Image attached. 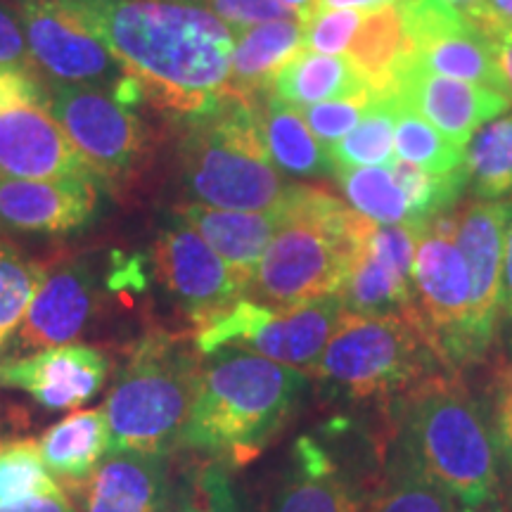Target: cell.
<instances>
[{
	"label": "cell",
	"mask_w": 512,
	"mask_h": 512,
	"mask_svg": "<svg viewBox=\"0 0 512 512\" xmlns=\"http://www.w3.org/2000/svg\"><path fill=\"white\" fill-rule=\"evenodd\" d=\"M46 86L55 119L93 176L114 190L136 185L155 155V138L145 119L107 88L48 79Z\"/></svg>",
	"instance_id": "9"
},
{
	"label": "cell",
	"mask_w": 512,
	"mask_h": 512,
	"mask_svg": "<svg viewBox=\"0 0 512 512\" xmlns=\"http://www.w3.org/2000/svg\"><path fill=\"white\" fill-rule=\"evenodd\" d=\"M339 188L349 207L380 226L411 223V207L389 166H361V169H335Z\"/></svg>",
	"instance_id": "33"
},
{
	"label": "cell",
	"mask_w": 512,
	"mask_h": 512,
	"mask_svg": "<svg viewBox=\"0 0 512 512\" xmlns=\"http://www.w3.org/2000/svg\"><path fill=\"white\" fill-rule=\"evenodd\" d=\"M503 320L512 323V200L510 216L505 226V249H503Z\"/></svg>",
	"instance_id": "45"
},
{
	"label": "cell",
	"mask_w": 512,
	"mask_h": 512,
	"mask_svg": "<svg viewBox=\"0 0 512 512\" xmlns=\"http://www.w3.org/2000/svg\"><path fill=\"white\" fill-rule=\"evenodd\" d=\"M394 152L401 162L415 164L432 174H453L465 169V147L448 140L399 95H396Z\"/></svg>",
	"instance_id": "32"
},
{
	"label": "cell",
	"mask_w": 512,
	"mask_h": 512,
	"mask_svg": "<svg viewBox=\"0 0 512 512\" xmlns=\"http://www.w3.org/2000/svg\"><path fill=\"white\" fill-rule=\"evenodd\" d=\"M62 489L74 494L76 512H169L171 456L110 451L91 477Z\"/></svg>",
	"instance_id": "20"
},
{
	"label": "cell",
	"mask_w": 512,
	"mask_h": 512,
	"mask_svg": "<svg viewBox=\"0 0 512 512\" xmlns=\"http://www.w3.org/2000/svg\"><path fill=\"white\" fill-rule=\"evenodd\" d=\"M467 15L484 29H512V0H482Z\"/></svg>",
	"instance_id": "42"
},
{
	"label": "cell",
	"mask_w": 512,
	"mask_h": 512,
	"mask_svg": "<svg viewBox=\"0 0 512 512\" xmlns=\"http://www.w3.org/2000/svg\"><path fill=\"white\" fill-rule=\"evenodd\" d=\"M420 226H380L358 249L337 297L351 316H401L413 325L411 264Z\"/></svg>",
	"instance_id": "16"
},
{
	"label": "cell",
	"mask_w": 512,
	"mask_h": 512,
	"mask_svg": "<svg viewBox=\"0 0 512 512\" xmlns=\"http://www.w3.org/2000/svg\"><path fill=\"white\" fill-rule=\"evenodd\" d=\"M245 297L294 309L337 294L375 223L316 185H297Z\"/></svg>",
	"instance_id": "4"
},
{
	"label": "cell",
	"mask_w": 512,
	"mask_h": 512,
	"mask_svg": "<svg viewBox=\"0 0 512 512\" xmlns=\"http://www.w3.org/2000/svg\"><path fill=\"white\" fill-rule=\"evenodd\" d=\"M444 3H448L451 5V8H456V10H460V12H472L477 8L479 3H482V0H444Z\"/></svg>",
	"instance_id": "49"
},
{
	"label": "cell",
	"mask_w": 512,
	"mask_h": 512,
	"mask_svg": "<svg viewBox=\"0 0 512 512\" xmlns=\"http://www.w3.org/2000/svg\"><path fill=\"white\" fill-rule=\"evenodd\" d=\"M413 325L430 344L441 368L458 373L479 363L472 339L470 273L453 240L451 211L418 230L413 264Z\"/></svg>",
	"instance_id": "8"
},
{
	"label": "cell",
	"mask_w": 512,
	"mask_h": 512,
	"mask_svg": "<svg viewBox=\"0 0 512 512\" xmlns=\"http://www.w3.org/2000/svg\"><path fill=\"white\" fill-rule=\"evenodd\" d=\"M46 273V264L31 259L10 240L0 238V354L8 349L31 297Z\"/></svg>",
	"instance_id": "35"
},
{
	"label": "cell",
	"mask_w": 512,
	"mask_h": 512,
	"mask_svg": "<svg viewBox=\"0 0 512 512\" xmlns=\"http://www.w3.org/2000/svg\"><path fill=\"white\" fill-rule=\"evenodd\" d=\"M347 60L373 95L396 91L401 74L413 64L401 3L366 12L347 50Z\"/></svg>",
	"instance_id": "25"
},
{
	"label": "cell",
	"mask_w": 512,
	"mask_h": 512,
	"mask_svg": "<svg viewBox=\"0 0 512 512\" xmlns=\"http://www.w3.org/2000/svg\"><path fill=\"white\" fill-rule=\"evenodd\" d=\"M190 3L214 12L235 34L256 27V24L273 22V19L302 17L280 3V0H190Z\"/></svg>",
	"instance_id": "39"
},
{
	"label": "cell",
	"mask_w": 512,
	"mask_h": 512,
	"mask_svg": "<svg viewBox=\"0 0 512 512\" xmlns=\"http://www.w3.org/2000/svg\"><path fill=\"white\" fill-rule=\"evenodd\" d=\"M95 306L98 283L88 261L69 256L46 264L43 280L8 344L10 356L72 344L91 325Z\"/></svg>",
	"instance_id": "17"
},
{
	"label": "cell",
	"mask_w": 512,
	"mask_h": 512,
	"mask_svg": "<svg viewBox=\"0 0 512 512\" xmlns=\"http://www.w3.org/2000/svg\"><path fill=\"white\" fill-rule=\"evenodd\" d=\"M458 501L394 448L380 489L361 512H460Z\"/></svg>",
	"instance_id": "31"
},
{
	"label": "cell",
	"mask_w": 512,
	"mask_h": 512,
	"mask_svg": "<svg viewBox=\"0 0 512 512\" xmlns=\"http://www.w3.org/2000/svg\"><path fill=\"white\" fill-rule=\"evenodd\" d=\"M0 72H22L41 74L24 38V29L19 24L15 10L0 3Z\"/></svg>",
	"instance_id": "41"
},
{
	"label": "cell",
	"mask_w": 512,
	"mask_h": 512,
	"mask_svg": "<svg viewBox=\"0 0 512 512\" xmlns=\"http://www.w3.org/2000/svg\"><path fill=\"white\" fill-rule=\"evenodd\" d=\"M0 512H76L72 501H69L67 491H57V494H43L29 501L0 505Z\"/></svg>",
	"instance_id": "43"
},
{
	"label": "cell",
	"mask_w": 512,
	"mask_h": 512,
	"mask_svg": "<svg viewBox=\"0 0 512 512\" xmlns=\"http://www.w3.org/2000/svg\"><path fill=\"white\" fill-rule=\"evenodd\" d=\"M10 3L43 79L107 88L119 102L131 107L143 98L138 83L114 60L105 43L57 0H10Z\"/></svg>",
	"instance_id": "12"
},
{
	"label": "cell",
	"mask_w": 512,
	"mask_h": 512,
	"mask_svg": "<svg viewBox=\"0 0 512 512\" xmlns=\"http://www.w3.org/2000/svg\"><path fill=\"white\" fill-rule=\"evenodd\" d=\"M98 209V178H0V238L74 233L88 226Z\"/></svg>",
	"instance_id": "19"
},
{
	"label": "cell",
	"mask_w": 512,
	"mask_h": 512,
	"mask_svg": "<svg viewBox=\"0 0 512 512\" xmlns=\"http://www.w3.org/2000/svg\"><path fill=\"white\" fill-rule=\"evenodd\" d=\"M261 136L273 164L290 176L323 178L335 174L328 150L318 143L299 107L271 91L254 100Z\"/></svg>",
	"instance_id": "27"
},
{
	"label": "cell",
	"mask_w": 512,
	"mask_h": 512,
	"mask_svg": "<svg viewBox=\"0 0 512 512\" xmlns=\"http://www.w3.org/2000/svg\"><path fill=\"white\" fill-rule=\"evenodd\" d=\"M510 200H470L451 209L453 240L470 273L472 339L479 361L489 354L503 320V249Z\"/></svg>",
	"instance_id": "15"
},
{
	"label": "cell",
	"mask_w": 512,
	"mask_h": 512,
	"mask_svg": "<svg viewBox=\"0 0 512 512\" xmlns=\"http://www.w3.org/2000/svg\"><path fill=\"white\" fill-rule=\"evenodd\" d=\"M271 93L294 107L349 100L370 93L347 57L302 50L275 76Z\"/></svg>",
	"instance_id": "28"
},
{
	"label": "cell",
	"mask_w": 512,
	"mask_h": 512,
	"mask_svg": "<svg viewBox=\"0 0 512 512\" xmlns=\"http://www.w3.org/2000/svg\"><path fill=\"white\" fill-rule=\"evenodd\" d=\"M304 17L273 19L235 34L230 95L254 102L271 91L275 76L304 50Z\"/></svg>",
	"instance_id": "24"
},
{
	"label": "cell",
	"mask_w": 512,
	"mask_h": 512,
	"mask_svg": "<svg viewBox=\"0 0 512 512\" xmlns=\"http://www.w3.org/2000/svg\"><path fill=\"white\" fill-rule=\"evenodd\" d=\"M176 214L214 247V252L233 268L247 290L261 256L283 223L285 211H230L202 207V204H181Z\"/></svg>",
	"instance_id": "22"
},
{
	"label": "cell",
	"mask_w": 512,
	"mask_h": 512,
	"mask_svg": "<svg viewBox=\"0 0 512 512\" xmlns=\"http://www.w3.org/2000/svg\"><path fill=\"white\" fill-rule=\"evenodd\" d=\"M467 185L477 200L512 195V112L486 121L465 145Z\"/></svg>",
	"instance_id": "29"
},
{
	"label": "cell",
	"mask_w": 512,
	"mask_h": 512,
	"mask_svg": "<svg viewBox=\"0 0 512 512\" xmlns=\"http://www.w3.org/2000/svg\"><path fill=\"white\" fill-rule=\"evenodd\" d=\"M0 178H95L55 119L41 74L0 72Z\"/></svg>",
	"instance_id": "11"
},
{
	"label": "cell",
	"mask_w": 512,
	"mask_h": 512,
	"mask_svg": "<svg viewBox=\"0 0 512 512\" xmlns=\"http://www.w3.org/2000/svg\"><path fill=\"white\" fill-rule=\"evenodd\" d=\"M36 446L50 475L60 479V486L83 482L98 470V465L112 451L105 408L67 415L43 432Z\"/></svg>",
	"instance_id": "26"
},
{
	"label": "cell",
	"mask_w": 512,
	"mask_h": 512,
	"mask_svg": "<svg viewBox=\"0 0 512 512\" xmlns=\"http://www.w3.org/2000/svg\"><path fill=\"white\" fill-rule=\"evenodd\" d=\"M309 377L240 349L204 356L181 448L223 465L252 463L292 420Z\"/></svg>",
	"instance_id": "2"
},
{
	"label": "cell",
	"mask_w": 512,
	"mask_h": 512,
	"mask_svg": "<svg viewBox=\"0 0 512 512\" xmlns=\"http://www.w3.org/2000/svg\"><path fill=\"white\" fill-rule=\"evenodd\" d=\"M169 512H242L228 465L195 456L174 477Z\"/></svg>",
	"instance_id": "34"
},
{
	"label": "cell",
	"mask_w": 512,
	"mask_h": 512,
	"mask_svg": "<svg viewBox=\"0 0 512 512\" xmlns=\"http://www.w3.org/2000/svg\"><path fill=\"white\" fill-rule=\"evenodd\" d=\"M484 29V27H482ZM494 41V53L498 69H501L505 91L512 98V29H486Z\"/></svg>",
	"instance_id": "44"
},
{
	"label": "cell",
	"mask_w": 512,
	"mask_h": 512,
	"mask_svg": "<svg viewBox=\"0 0 512 512\" xmlns=\"http://www.w3.org/2000/svg\"><path fill=\"white\" fill-rule=\"evenodd\" d=\"M491 399H494V437L498 453L512 470V339L498 356L491 380Z\"/></svg>",
	"instance_id": "40"
},
{
	"label": "cell",
	"mask_w": 512,
	"mask_h": 512,
	"mask_svg": "<svg viewBox=\"0 0 512 512\" xmlns=\"http://www.w3.org/2000/svg\"><path fill=\"white\" fill-rule=\"evenodd\" d=\"M57 491H62V486L50 477L36 441L0 444V505L22 503Z\"/></svg>",
	"instance_id": "36"
},
{
	"label": "cell",
	"mask_w": 512,
	"mask_h": 512,
	"mask_svg": "<svg viewBox=\"0 0 512 512\" xmlns=\"http://www.w3.org/2000/svg\"><path fill=\"white\" fill-rule=\"evenodd\" d=\"M271 512H361L342 467L313 437H299Z\"/></svg>",
	"instance_id": "23"
},
{
	"label": "cell",
	"mask_w": 512,
	"mask_h": 512,
	"mask_svg": "<svg viewBox=\"0 0 512 512\" xmlns=\"http://www.w3.org/2000/svg\"><path fill=\"white\" fill-rule=\"evenodd\" d=\"M366 12L316 8L304 24V50L323 55L347 53Z\"/></svg>",
	"instance_id": "37"
},
{
	"label": "cell",
	"mask_w": 512,
	"mask_h": 512,
	"mask_svg": "<svg viewBox=\"0 0 512 512\" xmlns=\"http://www.w3.org/2000/svg\"><path fill=\"white\" fill-rule=\"evenodd\" d=\"M439 370L430 344L406 318L347 313L309 375L356 399H396Z\"/></svg>",
	"instance_id": "7"
},
{
	"label": "cell",
	"mask_w": 512,
	"mask_h": 512,
	"mask_svg": "<svg viewBox=\"0 0 512 512\" xmlns=\"http://www.w3.org/2000/svg\"><path fill=\"white\" fill-rule=\"evenodd\" d=\"M460 512H505L503 510V498L498 496L494 501L484 503V505H477V508H463Z\"/></svg>",
	"instance_id": "48"
},
{
	"label": "cell",
	"mask_w": 512,
	"mask_h": 512,
	"mask_svg": "<svg viewBox=\"0 0 512 512\" xmlns=\"http://www.w3.org/2000/svg\"><path fill=\"white\" fill-rule=\"evenodd\" d=\"M396 3H403V0H318V8H330V10H366V12H373V10H380V8H387V5H396Z\"/></svg>",
	"instance_id": "46"
},
{
	"label": "cell",
	"mask_w": 512,
	"mask_h": 512,
	"mask_svg": "<svg viewBox=\"0 0 512 512\" xmlns=\"http://www.w3.org/2000/svg\"><path fill=\"white\" fill-rule=\"evenodd\" d=\"M401 10L413 46V64L430 74L508 95L491 34L470 15L444 0H403Z\"/></svg>",
	"instance_id": "13"
},
{
	"label": "cell",
	"mask_w": 512,
	"mask_h": 512,
	"mask_svg": "<svg viewBox=\"0 0 512 512\" xmlns=\"http://www.w3.org/2000/svg\"><path fill=\"white\" fill-rule=\"evenodd\" d=\"M501 498H503V510L512 512V491L510 494H501Z\"/></svg>",
	"instance_id": "50"
},
{
	"label": "cell",
	"mask_w": 512,
	"mask_h": 512,
	"mask_svg": "<svg viewBox=\"0 0 512 512\" xmlns=\"http://www.w3.org/2000/svg\"><path fill=\"white\" fill-rule=\"evenodd\" d=\"M396 93L373 95L366 114L354 131L325 147L332 169H361V166H389L394 162Z\"/></svg>",
	"instance_id": "30"
},
{
	"label": "cell",
	"mask_w": 512,
	"mask_h": 512,
	"mask_svg": "<svg viewBox=\"0 0 512 512\" xmlns=\"http://www.w3.org/2000/svg\"><path fill=\"white\" fill-rule=\"evenodd\" d=\"M178 169L188 204L230 211H280L297 183L278 174L254 102L226 95L185 119Z\"/></svg>",
	"instance_id": "5"
},
{
	"label": "cell",
	"mask_w": 512,
	"mask_h": 512,
	"mask_svg": "<svg viewBox=\"0 0 512 512\" xmlns=\"http://www.w3.org/2000/svg\"><path fill=\"white\" fill-rule=\"evenodd\" d=\"M396 95L460 147L467 145L477 128L501 117L512 105L508 95L477 83L430 74L418 64H411L401 74Z\"/></svg>",
	"instance_id": "21"
},
{
	"label": "cell",
	"mask_w": 512,
	"mask_h": 512,
	"mask_svg": "<svg viewBox=\"0 0 512 512\" xmlns=\"http://www.w3.org/2000/svg\"><path fill=\"white\" fill-rule=\"evenodd\" d=\"M370 100H373V93L358 95V98L349 100L318 102V105L304 107L302 114L318 143L328 147L332 143H337L339 138L347 136L349 131H354L358 121L366 114Z\"/></svg>",
	"instance_id": "38"
},
{
	"label": "cell",
	"mask_w": 512,
	"mask_h": 512,
	"mask_svg": "<svg viewBox=\"0 0 512 512\" xmlns=\"http://www.w3.org/2000/svg\"><path fill=\"white\" fill-rule=\"evenodd\" d=\"M280 3L287 5V8H290L292 12H297V15H302L304 19L318 8V0H280Z\"/></svg>",
	"instance_id": "47"
},
{
	"label": "cell",
	"mask_w": 512,
	"mask_h": 512,
	"mask_svg": "<svg viewBox=\"0 0 512 512\" xmlns=\"http://www.w3.org/2000/svg\"><path fill=\"white\" fill-rule=\"evenodd\" d=\"M157 275L185 318L200 330L245 297V285L214 247L181 216L155 242Z\"/></svg>",
	"instance_id": "14"
},
{
	"label": "cell",
	"mask_w": 512,
	"mask_h": 512,
	"mask_svg": "<svg viewBox=\"0 0 512 512\" xmlns=\"http://www.w3.org/2000/svg\"><path fill=\"white\" fill-rule=\"evenodd\" d=\"M157 110L188 119L230 93L235 31L190 0H57Z\"/></svg>",
	"instance_id": "1"
},
{
	"label": "cell",
	"mask_w": 512,
	"mask_h": 512,
	"mask_svg": "<svg viewBox=\"0 0 512 512\" xmlns=\"http://www.w3.org/2000/svg\"><path fill=\"white\" fill-rule=\"evenodd\" d=\"M396 399V451L403 458L463 508L501 496L494 427L458 373L439 370Z\"/></svg>",
	"instance_id": "3"
},
{
	"label": "cell",
	"mask_w": 512,
	"mask_h": 512,
	"mask_svg": "<svg viewBox=\"0 0 512 512\" xmlns=\"http://www.w3.org/2000/svg\"><path fill=\"white\" fill-rule=\"evenodd\" d=\"M110 361L86 344H62L24 356L0 358V389L29 394L48 411H74L100 392Z\"/></svg>",
	"instance_id": "18"
},
{
	"label": "cell",
	"mask_w": 512,
	"mask_h": 512,
	"mask_svg": "<svg viewBox=\"0 0 512 512\" xmlns=\"http://www.w3.org/2000/svg\"><path fill=\"white\" fill-rule=\"evenodd\" d=\"M344 316L347 311L337 294L294 309H273L242 297L226 313L195 330L192 342L202 356L240 349L311 373Z\"/></svg>",
	"instance_id": "10"
},
{
	"label": "cell",
	"mask_w": 512,
	"mask_h": 512,
	"mask_svg": "<svg viewBox=\"0 0 512 512\" xmlns=\"http://www.w3.org/2000/svg\"><path fill=\"white\" fill-rule=\"evenodd\" d=\"M204 356L183 335L152 330L133 344L105 415L112 451L174 453L188 427Z\"/></svg>",
	"instance_id": "6"
}]
</instances>
